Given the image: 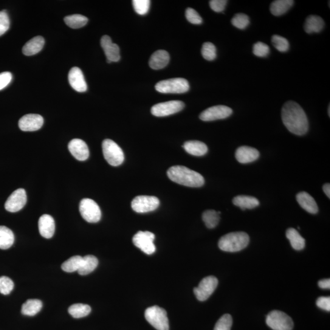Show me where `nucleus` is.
Masks as SVG:
<instances>
[{"mask_svg":"<svg viewBox=\"0 0 330 330\" xmlns=\"http://www.w3.org/2000/svg\"><path fill=\"white\" fill-rule=\"evenodd\" d=\"M286 235L293 249L297 251L303 249L305 246V240L300 236L297 230L294 228H289L286 231Z\"/></svg>","mask_w":330,"mask_h":330,"instance_id":"nucleus-29","label":"nucleus"},{"mask_svg":"<svg viewBox=\"0 0 330 330\" xmlns=\"http://www.w3.org/2000/svg\"><path fill=\"white\" fill-rule=\"evenodd\" d=\"M159 205V199L156 196H138L133 199L131 206L136 212L143 213L156 210Z\"/></svg>","mask_w":330,"mask_h":330,"instance_id":"nucleus-11","label":"nucleus"},{"mask_svg":"<svg viewBox=\"0 0 330 330\" xmlns=\"http://www.w3.org/2000/svg\"><path fill=\"white\" fill-rule=\"evenodd\" d=\"M132 3L135 11L140 15H145L148 13L151 5L149 0H134Z\"/></svg>","mask_w":330,"mask_h":330,"instance_id":"nucleus-40","label":"nucleus"},{"mask_svg":"<svg viewBox=\"0 0 330 330\" xmlns=\"http://www.w3.org/2000/svg\"><path fill=\"white\" fill-rule=\"evenodd\" d=\"M260 156L256 149L249 146L240 147L236 152V158L242 164L255 162Z\"/></svg>","mask_w":330,"mask_h":330,"instance_id":"nucleus-19","label":"nucleus"},{"mask_svg":"<svg viewBox=\"0 0 330 330\" xmlns=\"http://www.w3.org/2000/svg\"><path fill=\"white\" fill-rule=\"evenodd\" d=\"M250 242V237L246 233L236 232L226 234L219 239V249L226 252H238L246 248Z\"/></svg>","mask_w":330,"mask_h":330,"instance_id":"nucleus-3","label":"nucleus"},{"mask_svg":"<svg viewBox=\"0 0 330 330\" xmlns=\"http://www.w3.org/2000/svg\"><path fill=\"white\" fill-rule=\"evenodd\" d=\"M318 286L321 289H329L330 288V280L329 279H324L318 281Z\"/></svg>","mask_w":330,"mask_h":330,"instance_id":"nucleus-48","label":"nucleus"},{"mask_svg":"<svg viewBox=\"0 0 330 330\" xmlns=\"http://www.w3.org/2000/svg\"><path fill=\"white\" fill-rule=\"evenodd\" d=\"M14 235L9 228L0 226V249L7 250L13 246Z\"/></svg>","mask_w":330,"mask_h":330,"instance_id":"nucleus-30","label":"nucleus"},{"mask_svg":"<svg viewBox=\"0 0 330 330\" xmlns=\"http://www.w3.org/2000/svg\"><path fill=\"white\" fill-rule=\"evenodd\" d=\"M167 175L172 181L186 187H201L205 182L201 174L183 166H172L168 170Z\"/></svg>","mask_w":330,"mask_h":330,"instance_id":"nucleus-2","label":"nucleus"},{"mask_svg":"<svg viewBox=\"0 0 330 330\" xmlns=\"http://www.w3.org/2000/svg\"><path fill=\"white\" fill-rule=\"evenodd\" d=\"M155 87L158 92L164 94H182L188 91L190 85L185 79L176 78L160 81Z\"/></svg>","mask_w":330,"mask_h":330,"instance_id":"nucleus-5","label":"nucleus"},{"mask_svg":"<svg viewBox=\"0 0 330 330\" xmlns=\"http://www.w3.org/2000/svg\"><path fill=\"white\" fill-rule=\"evenodd\" d=\"M233 204L236 206L239 207L242 210L253 209L256 207L259 206V200L255 197L250 196L241 195L238 196L233 200Z\"/></svg>","mask_w":330,"mask_h":330,"instance_id":"nucleus-25","label":"nucleus"},{"mask_svg":"<svg viewBox=\"0 0 330 330\" xmlns=\"http://www.w3.org/2000/svg\"><path fill=\"white\" fill-rule=\"evenodd\" d=\"M38 227L39 233L43 238H52L55 231V220L52 216L45 214L39 219Z\"/></svg>","mask_w":330,"mask_h":330,"instance_id":"nucleus-20","label":"nucleus"},{"mask_svg":"<svg viewBox=\"0 0 330 330\" xmlns=\"http://www.w3.org/2000/svg\"><path fill=\"white\" fill-rule=\"evenodd\" d=\"M69 150L73 157L79 161L88 159L89 151L85 142L80 139H73L69 143Z\"/></svg>","mask_w":330,"mask_h":330,"instance_id":"nucleus-17","label":"nucleus"},{"mask_svg":"<svg viewBox=\"0 0 330 330\" xmlns=\"http://www.w3.org/2000/svg\"><path fill=\"white\" fill-rule=\"evenodd\" d=\"M323 190L324 193L326 194V195L328 196V198H330V185L329 183H325V185L323 186Z\"/></svg>","mask_w":330,"mask_h":330,"instance_id":"nucleus-49","label":"nucleus"},{"mask_svg":"<svg viewBox=\"0 0 330 330\" xmlns=\"http://www.w3.org/2000/svg\"><path fill=\"white\" fill-rule=\"evenodd\" d=\"M101 46L105 52L108 63L119 61L120 50L117 44L113 43L108 36H103L101 39Z\"/></svg>","mask_w":330,"mask_h":330,"instance_id":"nucleus-16","label":"nucleus"},{"mask_svg":"<svg viewBox=\"0 0 330 330\" xmlns=\"http://www.w3.org/2000/svg\"><path fill=\"white\" fill-rule=\"evenodd\" d=\"M170 61V55L165 50H157L152 55L149 60V66L152 69L159 70L164 68Z\"/></svg>","mask_w":330,"mask_h":330,"instance_id":"nucleus-22","label":"nucleus"},{"mask_svg":"<svg viewBox=\"0 0 330 330\" xmlns=\"http://www.w3.org/2000/svg\"><path fill=\"white\" fill-rule=\"evenodd\" d=\"M228 1L226 0H211L209 5L211 10L216 13L223 12L225 9Z\"/></svg>","mask_w":330,"mask_h":330,"instance_id":"nucleus-45","label":"nucleus"},{"mask_svg":"<svg viewBox=\"0 0 330 330\" xmlns=\"http://www.w3.org/2000/svg\"><path fill=\"white\" fill-rule=\"evenodd\" d=\"M145 318L151 325L157 330H169V320L167 312L162 307L153 306L145 311Z\"/></svg>","mask_w":330,"mask_h":330,"instance_id":"nucleus-4","label":"nucleus"},{"mask_svg":"<svg viewBox=\"0 0 330 330\" xmlns=\"http://www.w3.org/2000/svg\"><path fill=\"white\" fill-rule=\"evenodd\" d=\"M297 201L300 206L311 214H316L318 211V205L315 199L306 192L299 193L296 196Z\"/></svg>","mask_w":330,"mask_h":330,"instance_id":"nucleus-21","label":"nucleus"},{"mask_svg":"<svg viewBox=\"0 0 330 330\" xmlns=\"http://www.w3.org/2000/svg\"><path fill=\"white\" fill-rule=\"evenodd\" d=\"M220 211L207 210L202 213V220L205 226L209 229H213L219 224Z\"/></svg>","mask_w":330,"mask_h":330,"instance_id":"nucleus-33","label":"nucleus"},{"mask_svg":"<svg viewBox=\"0 0 330 330\" xmlns=\"http://www.w3.org/2000/svg\"><path fill=\"white\" fill-rule=\"evenodd\" d=\"M233 114V109L225 105H216L210 107L199 115V118L203 121H213L224 120L230 117Z\"/></svg>","mask_w":330,"mask_h":330,"instance_id":"nucleus-13","label":"nucleus"},{"mask_svg":"<svg viewBox=\"0 0 330 330\" xmlns=\"http://www.w3.org/2000/svg\"><path fill=\"white\" fill-rule=\"evenodd\" d=\"M294 4L292 0H276L270 5L271 13L275 16L283 15L288 11Z\"/></svg>","mask_w":330,"mask_h":330,"instance_id":"nucleus-28","label":"nucleus"},{"mask_svg":"<svg viewBox=\"0 0 330 330\" xmlns=\"http://www.w3.org/2000/svg\"><path fill=\"white\" fill-rule=\"evenodd\" d=\"M98 264V261L96 257L87 255L83 257L81 266L77 272L80 275H88L96 269Z\"/></svg>","mask_w":330,"mask_h":330,"instance_id":"nucleus-27","label":"nucleus"},{"mask_svg":"<svg viewBox=\"0 0 330 330\" xmlns=\"http://www.w3.org/2000/svg\"><path fill=\"white\" fill-rule=\"evenodd\" d=\"M233 26L239 29L244 30L250 24V19L246 14L239 13L236 14L231 21Z\"/></svg>","mask_w":330,"mask_h":330,"instance_id":"nucleus-38","label":"nucleus"},{"mask_svg":"<svg viewBox=\"0 0 330 330\" xmlns=\"http://www.w3.org/2000/svg\"><path fill=\"white\" fill-rule=\"evenodd\" d=\"M14 284L13 281L7 276L0 277V293L3 295H8L12 292Z\"/></svg>","mask_w":330,"mask_h":330,"instance_id":"nucleus-41","label":"nucleus"},{"mask_svg":"<svg viewBox=\"0 0 330 330\" xmlns=\"http://www.w3.org/2000/svg\"><path fill=\"white\" fill-rule=\"evenodd\" d=\"M44 124L41 115L28 114L24 116L19 121V128L24 132H34L40 129Z\"/></svg>","mask_w":330,"mask_h":330,"instance_id":"nucleus-15","label":"nucleus"},{"mask_svg":"<svg viewBox=\"0 0 330 330\" xmlns=\"http://www.w3.org/2000/svg\"><path fill=\"white\" fill-rule=\"evenodd\" d=\"M218 281L215 276H209L203 278L198 286L194 287L193 291L197 300H207L218 286Z\"/></svg>","mask_w":330,"mask_h":330,"instance_id":"nucleus-9","label":"nucleus"},{"mask_svg":"<svg viewBox=\"0 0 330 330\" xmlns=\"http://www.w3.org/2000/svg\"><path fill=\"white\" fill-rule=\"evenodd\" d=\"M65 23L70 28L73 29H77L86 25L88 22L86 17L80 15V14H74L66 17L64 18Z\"/></svg>","mask_w":330,"mask_h":330,"instance_id":"nucleus-34","label":"nucleus"},{"mask_svg":"<svg viewBox=\"0 0 330 330\" xmlns=\"http://www.w3.org/2000/svg\"><path fill=\"white\" fill-rule=\"evenodd\" d=\"M69 313L73 318H79L87 316L91 311V307L87 304L77 303L70 306Z\"/></svg>","mask_w":330,"mask_h":330,"instance_id":"nucleus-32","label":"nucleus"},{"mask_svg":"<svg viewBox=\"0 0 330 330\" xmlns=\"http://www.w3.org/2000/svg\"><path fill=\"white\" fill-rule=\"evenodd\" d=\"M328 115H329H329H330V106L329 105L328 106Z\"/></svg>","mask_w":330,"mask_h":330,"instance_id":"nucleus-50","label":"nucleus"},{"mask_svg":"<svg viewBox=\"0 0 330 330\" xmlns=\"http://www.w3.org/2000/svg\"><path fill=\"white\" fill-rule=\"evenodd\" d=\"M266 323L273 330H292L293 321L286 313L280 311H273L268 314Z\"/></svg>","mask_w":330,"mask_h":330,"instance_id":"nucleus-7","label":"nucleus"},{"mask_svg":"<svg viewBox=\"0 0 330 330\" xmlns=\"http://www.w3.org/2000/svg\"><path fill=\"white\" fill-rule=\"evenodd\" d=\"M317 306L321 309L325 310L326 311H330V297H320L318 298L316 301Z\"/></svg>","mask_w":330,"mask_h":330,"instance_id":"nucleus-47","label":"nucleus"},{"mask_svg":"<svg viewBox=\"0 0 330 330\" xmlns=\"http://www.w3.org/2000/svg\"><path fill=\"white\" fill-rule=\"evenodd\" d=\"M42 303L41 300L37 299H30L22 306V314L28 316H34L41 311Z\"/></svg>","mask_w":330,"mask_h":330,"instance_id":"nucleus-31","label":"nucleus"},{"mask_svg":"<svg viewBox=\"0 0 330 330\" xmlns=\"http://www.w3.org/2000/svg\"><path fill=\"white\" fill-rule=\"evenodd\" d=\"M272 43L276 50L279 52H286L289 49V43L288 41L284 37L278 35L272 36Z\"/></svg>","mask_w":330,"mask_h":330,"instance_id":"nucleus-37","label":"nucleus"},{"mask_svg":"<svg viewBox=\"0 0 330 330\" xmlns=\"http://www.w3.org/2000/svg\"><path fill=\"white\" fill-rule=\"evenodd\" d=\"M281 117L284 125L291 133L301 136L308 131L309 123L305 112L295 101H288L284 104Z\"/></svg>","mask_w":330,"mask_h":330,"instance_id":"nucleus-1","label":"nucleus"},{"mask_svg":"<svg viewBox=\"0 0 330 330\" xmlns=\"http://www.w3.org/2000/svg\"><path fill=\"white\" fill-rule=\"evenodd\" d=\"M10 21L9 16L5 11H0V36L9 30Z\"/></svg>","mask_w":330,"mask_h":330,"instance_id":"nucleus-44","label":"nucleus"},{"mask_svg":"<svg viewBox=\"0 0 330 330\" xmlns=\"http://www.w3.org/2000/svg\"><path fill=\"white\" fill-rule=\"evenodd\" d=\"M324 21L322 19L317 16H309L307 17L305 24H304V30L307 33H319L324 27Z\"/></svg>","mask_w":330,"mask_h":330,"instance_id":"nucleus-26","label":"nucleus"},{"mask_svg":"<svg viewBox=\"0 0 330 330\" xmlns=\"http://www.w3.org/2000/svg\"><path fill=\"white\" fill-rule=\"evenodd\" d=\"M44 44L45 40L42 36H36L27 42L22 49V52L26 56L36 55L43 49Z\"/></svg>","mask_w":330,"mask_h":330,"instance_id":"nucleus-24","label":"nucleus"},{"mask_svg":"<svg viewBox=\"0 0 330 330\" xmlns=\"http://www.w3.org/2000/svg\"><path fill=\"white\" fill-rule=\"evenodd\" d=\"M155 235L149 231H139L134 236L133 243L147 255H152L156 252V248L154 244Z\"/></svg>","mask_w":330,"mask_h":330,"instance_id":"nucleus-10","label":"nucleus"},{"mask_svg":"<svg viewBox=\"0 0 330 330\" xmlns=\"http://www.w3.org/2000/svg\"><path fill=\"white\" fill-rule=\"evenodd\" d=\"M12 73L10 72H5L0 73V90L4 89L12 80Z\"/></svg>","mask_w":330,"mask_h":330,"instance_id":"nucleus-46","label":"nucleus"},{"mask_svg":"<svg viewBox=\"0 0 330 330\" xmlns=\"http://www.w3.org/2000/svg\"><path fill=\"white\" fill-rule=\"evenodd\" d=\"M186 152L194 156H203L207 154L208 148L205 143L199 141H188L183 145Z\"/></svg>","mask_w":330,"mask_h":330,"instance_id":"nucleus-23","label":"nucleus"},{"mask_svg":"<svg viewBox=\"0 0 330 330\" xmlns=\"http://www.w3.org/2000/svg\"><path fill=\"white\" fill-rule=\"evenodd\" d=\"M69 81L70 86L75 91L80 92H85L87 90V84L84 79L83 73L78 67H73L69 73Z\"/></svg>","mask_w":330,"mask_h":330,"instance_id":"nucleus-18","label":"nucleus"},{"mask_svg":"<svg viewBox=\"0 0 330 330\" xmlns=\"http://www.w3.org/2000/svg\"><path fill=\"white\" fill-rule=\"evenodd\" d=\"M104 158L110 165L120 166L124 162V154L122 149L114 141L106 139L102 143Z\"/></svg>","mask_w":330,"mask_h":330,"instance_id":"nucleus-6","label":"nucleus"},{"mask_svg":"<svg viewBox=\"0 0 330 330\" xmlns=\"http://www.w3.org/2000/svg\"><path fill=\"white\" fill-rule=\"evenodd\" d=\"M233 318L230 314H225L217 321L214 330H231Z\"/></svg>","mask_w":330,"mask_h":330,"instance_id":"nucleus-39","label":"nucleus"},{"mask_svg":"<svg viewBox=\"0 0 330 330\" xmlns=\"http://www.w3.org/2000/svg\"><path fill=\"white\" fill-rule=\"evenodd\" d=\"M83 257L80 256H73L62 264L61 269L64 272L67 273L76 272V271H78L80 269Z\"/></svg>","mask_w":330,"mask_h":330,"instance_id":"nucleus-35","label":"nucleus"},{"mask_svg":"<svg viewBox=\"0 0 330 330\" xmlns=\"http://www.w3.org/2000/svg\"><path fill=\"white\" fill-rule=\"evenodd\" d=\"M254 55L258 57H266L270 53V48L262 42H257L253 46Z\"/></svg>","mask_w":330,"mask_h":330,"instance_id":"nucleus-42","label":"nucleus"},{"mask_svg":"<svg viewBox=\"0 0 330 330\" xmlns=\"http://www.w3.org/2000/svg\"><path fill=\"white\" fill-rule=\"evenodd\" d=\"M185 104L180 100H171L160 103L151 108V114L157 117H168L181 111Z\"/></svg>","mask_w":330,"mask_h":330,"instance_id":"nucleus-12","label":"nucleus"},{"mask_svg":"<svg viewBox=\"0 0 330 330\" xmlns=\"http://www.w3.org/2000/svg\"><path fill=\"white\" fill-rule=\"evenodd\" d=\"M185 16L187 21L189 22H190L191 24L194 25H199L202 24V19L201 17L199 15V14L197 13V11L192 9V8H188V9L186 10Z\"/></svg>","mask_w":330,"mask_h":330,"instance_id":"nucleus-43","label":"nucleus"},{"mask_svg":"<svg viewBox=\"0 0 330 330\" xmlns=\"http://www.w3.org/2000/svg\"><path fill=\"white\" fill-rule=\"evenodd\" d=\"M79 208L81 216L87 222L95 224L100 221L101 216L100 208L94 200L89 198L81 200Z\"/></svg>","mask_w":330,"mask_h":330,"instance_id":"nucleus-8","label":"nucleus"},{"mask_svg":"<svg viewBox=\"0 0 330 330\" xmlns=\"http://www.w3.org/2000/svg\"><path fill=\"white\" fill-rule=\"evenodd\" d=\"M201 53L203 58L207 61H213L216 57V49L211 42H205L202 45Z\"/></svg>","mask_w":330,"mask_h":330,"instance_id":"nucleus-36","label":"nucleus"},{"mask_svg":"<svg viewBox=\"0 0 330 330\" xmlns=\"http://www.w3.org/2000/svg\"><path fill=\"white\" fill-rule=\"evenodd\" d=\"M27 201L26 191L24 188H19L11 194L5 203L6 210L10 212H17L22 209Z\"/></svg>","mask_w":330,"mask_h":330,"instance_id":"nucleus-14","label":"nucleus"}]
</instances>
